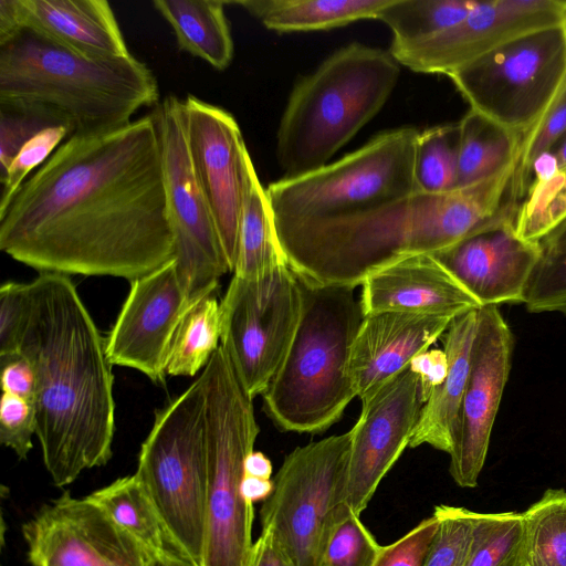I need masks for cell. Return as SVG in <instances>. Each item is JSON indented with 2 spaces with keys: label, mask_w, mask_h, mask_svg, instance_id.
<instances>
[{
  "label": "cell",
  "mask_w": 566,
  "mask_h": 566,
  "mask_svg": "<svg viewBox=\"0 0 566 566\" xmlns=\"http://www.w3.org/2000/svg\"><path fill=\"white\" fill-rule=\"evenodd\" d=\"M524 305L531 313L566 315V249L543 254L530 280Z\"/></svg>",
  "instance_id": "40"
},
{
  "label": "cell",
  "mask_w": 566,
  "mask_h": 566,
  "mask_svg": "<svg viewBox=\"0 0 566 566\" xmlns=\"http://www.w3.org/2000/svg\"><path fill=\"white\" fill-rule=\"evenodd\" d=\"M566 135V80L555 99L537 124L523 136L514 176V190L520 201L531 184V169L542 155L553 151Z\"/></svg>",
  "instance_id": "38"
},
{
  "label": "cell",
  "mask_w": 566,
  "mask_h": 566,
  "mask_svg": "<svg viewBox=\"0 0 566 566\" xmlns=\"http://www.w3.org/2000/svg\"><path fill=\"white\" fill-rule=\"evenodd\" d=\"M171 27L180 50L219 71L232 62L234 44L222 0H154Z\"/></svg>",
  "instance_id": "25"
},
{
  "label": "cell",
  "mask_w": 566,
  "mask_h": 566,
  "mask_svg": "<svg viewBox=\"0 0 566 566\" xmlns=\"http://www.w3.org/2000/svg\"><path fill=\"white\" fill-rule=\"evenodd\" d=\"M165 178L176 264L192 297L214 293L230 268L219 233L197 180L181 116V99L166 96L154 108Z\"/></svg>",
  "instance_id": "13"
},
{
  "label": "cell",
  "mask_w": 566,
  "mask_h": 566,
  "mask_svg": "<svg viewBox=\"0 0 566 566\" xmlns=\"http://www.w3.org/2000/svg\"><path fill=\"white\" fill-rule=\"evenodd\" d=\"M135 474L175 546L202 566L208 469L205 392L200 375L155 412Z\"/></svg>",
  "instance_id": "8"
},
{
  "label": "cell",
  "mask_w": 566,
  "mask_h": 566,
  "mask_svg": "<svg viewBox=\"0 0 566 566\" xmlns=\"http://www.w3.org/2000/svg\"><path fill=\"white\" fill-rule=\"evenodd\" d=\"M147 566H199L178 551H167L150 556Z\"/></svg>",
  "instance_id": "51"
},
{
  "label": "cell",
  "mask_w": 566,
  "mask_h": 566,
  "mask_svg": "<svg viewBox=\"0 0 566 566\" xmlns=\"http://www.w3.org/2000/svg\"><path fill=\"white\" fill-rule=\"evenodd\" d=\"M449 77L472 111L525 135L545 114L566 80L563 27L517 38Z\"/></svg>",
  "instance_id": "10"
},
{
  "label": "cell",
  "mask_w": 566,
  "mask_h": 566,
  "mask_svg": "<svg viewBox=\"0 0 566 566\" xmlns=\"http://www.w3.org/2000/svg\"><path fill=\"white\" fill-rule=\"evenodd\" d=\"M438 525L432 513L394 543L381 546L371 566H422Z\"/></svg>",
  "instance_id": "44"
},
{
  "label": "cell",
  "mask_w": 566,
  "mask_h": 566,
  "mask_svg": "<svg viewBox=\"0 0 566 566\" xmlns=\"http://www.w3.org/2000/svg\"><path fill=\"white\" fill-rule=\"evenodd\" d=\"M390 0H242L251 15L276 32L331 30L375 19Z\"/></svg>",
  "instance_id": "26"
},
{
  "label": "cell",
  "mask_w": 566,
  "mask_h": 566,
  "mask_svg": "<svg viewBox=\"0 0 566 566\" xmlns=\"http://www.w3.org/2000/svg\"><path fill=\"white\" fill-rule=\"evenodd\" d=\"M557 171L566 168V135L552 151Z\"/></svg>",
  "instance_id": "52"
},
{
  "label": "cell",
  "mask_w": 566,
  "mask_h": 566,
  "mask_svg": "<svg viewBox=\"0 0 566 566\" xmlns=\"http://www.w3.org/2000/svg\"><path fill=\"white\" fill-rule=\"evenodd\" d=\"M21 27L81 55H130L106 0H14Z\"/></svg>",
  "instance_id": "23"
},
{
  "label": "cell",
  "mask_w": 566,
  "mask_h": 566,
  "mask_svg": "<svg viewBox=\"0 0 566 566\" xmlns=\"http://www.w3.org/2000/svg\"><path fill=\"white\" fill-rule=\"evenodd\" d=\"M523 514L473 512L471 544L464 566H506L521 554Z\"/></svg>",
  "instance_id": "34"
},
{
  "label": "cell",
  "mask_w": 566,
  "mask_h": 566,
  "mask_svg": "<svg viewBox=\"0 0 566 566\" xmlns=\"http://www.w3.org/2000/svg\"><path fill=\"white\" fill-rule=\"evenodd\" d=\"M360 515L340 504L329 530L321 566H371L381 545L360 521Z\"/></svg>",
  "instance_id": "37"
},
{
  "label": "cell",
  "mask_w": 566,
  "mask_h": 566,
  "mask_svg": "<svg viewBox=\"0 0 566 566\" xmlns=\"http://www.w3.org/2000/svg\"><path fill=\"white\" fill-rule=\"evenodd\" d=\"M32 566H147L150 554L87 496L65 492L22 526Z\"/></svg>",
  "instance_id": "17"
},
{
  "label": "cell",
  "mask_w": 566,
  "mask_h": 566,
  "mask_svg": "<svg viewBox=\"0 0 566 566\" xmlns=\"http://www.w3.org/2000/svg\"><path fill=\"white\" fill-rule=\"evenodd\" d=\"M452 321L448 316L409 312L364 316L347 364L357 397L365 398L409 368L411 360L429 349Z\"/></svg>",
  "instance_id": "21"
},
{
  "label": "cell",
  "mask_w": 566,
  "mask_h": 566,
  "mask_svg": "<svg viewBox=\"0 0 566 566\" xmlns=\"http://www.w3.org/2000/svg\"><path fill=\"white\" fill-rule=\"evenodd\" d=\"M564 220L566 168L531 184L518 206L515 229L522 239L539 242Z\"/></svg>",
  "instance_id": "35"
},
{
  "label": "cell",
  "mask_w": 566,
  "mask_h": 566,
  "mask_svg": "<svg viewBox=\"0 0 566 566\" xmlns=\"http://www.w3.org/2000/svg\"><path fill=\"white\" fill-rule=\"evenodd\" d=\"M29 303V283L6 282L1 285L0 357L18 355Z\"/></svg>",
  "instance_id": "43"
},
{
  "label": "cell",
  "mask_w": 566,
  "mask_h": 566,
  "mask_svg": "<svg viewBox=\"0 0 566 566\" xmlns=\"http://www.w3.org/2000/svg\"><path fill=\"white\" fill-rule=\"evenodd\" d=\"M539 244L543 254L557 253L566 249V220L544 237Z\"/></svg>",
  "instance_id": "50"
},
{
  "label": "cell",
  "mask_w": 566,
  "mask_h": 566,
  "mask_svg": "<svg viewBox=\"0 0 566 566\" xmlns=\"http://www.w3.org/2000/svg\"><path fill=\"white\" fill-rule=\"evenodd\" d=\"M458 125L457 188L488 179L518 159L524 135L472 109Z\"/></svg>",
  "instance_id": "28"
},
{
  "label": "cell",
  "mask_w": 566,
  "mask_h": 566,
  "mask_svg": "<svg viewBox=\"0 0 566 566\" xmlns=\"http://www.w3.org/2000/svg\"><path fill=\"white\" fill-rule=\"evenodd\" d=\"M284 265L289 264L276 237L266 189L260 182L251 163L233 275L243 280H258Z\"/></svg>",
  "instance_id": "27"
},
{
  "label": "cell",
  "mask_w": 566,
  "mask_h": 566,
  "mask_svg": "<svg viewBox=\"0 0 566 566\" xmlns=\"http://www.w3.org/2000/svg\"><path fill=\"white\" fill-rule=\"evenodd\" d=\"M566 0H489L458 24L422 42L389 52L413 72L451 76L497 48L528 33L563 25Z\"/></svg>",
  "instance_id": "15"
},
{
  "label": "cell",
  "mask_w": 566,
  "mask_h": 566,
  "mask_svg": "<svg viewBox=\"0 0 566 566\" xmlns=\"http://www.w3.org/2000/svg\"><path fill=\"white\" fill-rule=\"evenodd\" d=\"M516 566H522V565H521V557H520V560H518V563L516 564Z\"/></svg>",
  "instance_id": "55"
},
{
  "label": "cell",
  "mask_w": 566,
  "mask_h": 566,
  "mask_svg": "<svg viewBox=\"0 0 566 566\" xmlns=\"http://www.w3.org/2000/svg\"><path fill=\"white\" fill-rule=\"evenodd\" d=\"M272 470L271 460L261 451H251L244 460V475L271 479Z\"/></svg>",
  "instance_id": "49"
},
{
  "label": "cell",
  "mask_w": 566,
  "mask_h": 566,
  "mask_svg": "<svg viewBox=\"0 0 566 566\" xmlns=\"http://www.w3.org/2000/svg\"><path fill=\"white\" fill-rule=\"evenodd\" d=\"M181 116L191 164L233 272L252 159L239 124L226 109L188 95L181 99Z\"/></svg>",
  "instance_id": "14"
},
{
  "label": "cell",
  "mask_w": 566,
  "mask_h": 566,
  "mask_svg": "<svg viewBox=\"0 0 566 566\" xmlns=\"http://www.w3.org/2000/svg\"><path fill=\"white\" fill-rule=\"evenodd\" d=\"M517 163L448 192L417 190L339 216L274 223L276 237L289 266L305 285L355 289L406 258L437 254L481 232L515 226Z\"/></svg>",
  "instance_id": "2"
},
{
  "label": "cell",
  "mask_w": 566,
  "mask_h": 566,
  "mask_svg": "<svg viewBox=\"0 0 566 566\" xmlns=\"http://www.w3.org/2000/svg\"><path fill=\"white\" fill-rule=\"evenodd\" d=\"M513 348V333L497 306L480 307L468 380L449 453V472L461 488L476 486L484 467Z\"/></svg>",
  "instance_id": "16"
},
{
  "label": "cell",
  "mask_w": 566,
  "mask_h": 566,
  "mask_svg": "<svg viewBox=\"0 0 566 566\" xmlns=\"http://www.w3.org/2000/svg\"><path fill=\"white\" fill-rule=\"evenodd\" d=\"M18 354L35 376L36 437L62 488L112 458L114 375L102 335L70 276L43 272L29 283Z\"/></svg>",
  "instance_id": "3"
},
{
  "label": "cell",
  "mask_w": 566,
  "mask_h": 566,
  "mask_svg": "<svg viewBox=\"0 0 566 566\" xmlns=\"http://www.w3.org/2000/svg\"><path fill=\"white\" fill-rule=\"evenodd\" d=\"M439 525L422 566H464L471 544L473 511L437 505Z\"/></svg>",
  "instance_id": "39"
},
{
  "label": "cell",
  "mask_w": 566,
  "mask_h": 566,
  "mask_svg": "<svg viewBox=\"0 0 566 566\" xmlns=\"http://www.w3.org/2000/svg\"><path fill=\"white\" fill-rule=\"evenodd\" d=\"M57 126L71 129L52 109L30 103L0 101V182L20 149L41 132Z\"/></svg>",
  "instance_id": "36"
},
{
  "label": "cell",
  "mask_w": 566,
  "mask_h": 566,
  "mask_svg": "<svg viewBox=\"0 0 566 566\" xmlns=\"http://www.w3.org/2000/svg\"><path fill=\"white\" fill-rule=\"evenodd\" d=\"M221 312L214 294L197 297L176 334L167 364V376H196L220 346Z\"/></svg>",
  "instance_id": "30"
},
{
  "label": "cell",
  "mask_w": 566,
  "mask_h": 566,
  "mask_svg": "<svg viewBox=\"0 0 566 566\" xmlns=\"http://www.w3.org/2000/svg\"><path fill=\"white\" fill-rule=\"evenodd\" d=\"M196 298L184 285L175 259L132 281L106 337L112 365L136 369L164 385L176 334Z\"/></svg>",
  "instance_id": "19"
},
{
  "label": "cell",
  "mask_w": 566,
  "mask_h": 566,
  "mask_svg": "<svg viewBox=\"0 0 566 566\" xmlns=\"http://www.w3.org/2000/svg\"><path fill=\"white\" fill-rule=\"evenodd\" d=\"M562 27H563V30H564V33H565V39H566V18H565Z\"/></svg>",
  "instance_id": "54"
},
{
  "label": "cell",
  "mask_w": 566,
  "mask_h": 566,
  "mask_svg": "<svg viewBox=\"0 0 566 566\" xmlns=\"http://www.w3.org/2000/svg\"><path fill=\"white\" fill-rule=\"evenodd\" d=\"M350 431L290 452L275 474L272 494L260 510L294 566H321L324 546L343 503Z\"/></svg>",
  "instance_id": "11"
},
{
  "label": "cell",
  "mask_w": 566,
  "mask_h": 566,
  "mask_svg": "<svg viewBox=\"0 0 566 566\" xmlns=\"http://www.w3.org/2000/svg\"><path fill=\"white\" fill-rule=\"evenodd\" d=\"M360 400V416L349 430L350 451L342 503L358 515L409 447L424 406L419 377L410 368Z\"/></svg>",
  "instance_id": "18"
},
{
  "label": "cell",
  "mask_w": 566,
  "mask_h": 566,
  "mask_svg": "<svg viewBox=\"0 0 566 566\" xmlns=\"http://www.w3.org/2000/svg\"><path fill=\"white\" fill-rule=\"evenodd\" d=\"M448 367V357L443 349H427L411 360L409 368L419 377L421 399L424 403L433 390L443 382Z\"/></svg>",
  "instance_id": "46"
},
{
  "label": "cell",
  "mask_w": 566,
  "mask_h": 566,
  "mask_svg": "<svg viewBox=\"0 0 566 566\" xmlns=\"http://www.w3.org/2000/svg\"><path fill=\"white\" fill-rule=\"evenodd\" d=\"M520 557H521V554L518 555V557H516L514 560H512L510 564H507L506 566H516V564L518 563L520 560Z\"/></svg>",
  "instance_id": "53"
},
{
  "label": "cell",
  "mask_w": 566,
  "mask_h": 566,
  "mask_svg": "<svg viewBox=\"0 0 566 566\" xmlns=\"http://www.w3.org/2000/svg\"><path fill=\"white\" fill-rule=\"evenodd\" d=\"M400 64L379 48L348 44L324 60L292 90L276 133L284 177L325 165L384 107Z\"/></svg>",
  "instance_id": "5"
},
{
  "label": "cell",
  "mask_w": 566,
  "mask_h": 566,
  "mask_svg": "<svg viewBox=\"0 0 566 566\" xmlns=\"http://www.w3.org/2000/svg\"><path fill=\"white\" fill-rule=\"evenodd\" d=\"M87 497L101 506L150 555L167 551L180 552L169 537L150 496L136 474L117 479Z\"/></svg>",
  "instance_id": "29"
},
{
  "label": "cell",
  "mask_w": 566,
  "mask_h": 566,
  "mask_svg": "<svg viewBox=\"0 0 566 566\" xmlns=\"http://www.w3.org/2000/svg\"><path fill=\"white\" fill-rule=\"evenodd\" d=\"M418 135L409 126L389 129L333 164L272 182L274 223L339 216L417 191Z\"/></svg>",
  "instance_id": "9"
},
{
  "label": "cell",
  "mask_w": 566,
  "mask_h": 566,
  "mask_svg": "<svg viewBox=\"0 0 566 566\" xmlns=\"http://www.w3.org/2000/svg\"><path fill=\"white\" fill-rule=\"evenodd\" d=\"M522 514L521 565L566 566V491H545Z\"/></svg>",
  "instance_id": "32"
},
{
  "label": "cell",
  "mask_w": 566,
  "mask_h": 566,
  "mask_svg": "<svg viewBox=\"0 0 566 566\" xmlns=\"http://www.w3.org/2000/svg\"><path fill=\"white\" fill-rule=\"evenodd\" d=\"M0 101L38 104L62 116L71 136L118 127L159 103L153 71L134 55H81L23 27L0 43Z\"/></svg>",
  "instance_id": "4"
},
{
  "label": "cell",
  "mask_w": 566,
  "mask_h": 566,
  "mask_svg": "<svg viewBox=\"0 0 566 566\" xmlns=\"http://www.w3.org/2000/svg\"><path fill=\"white\" fill-rule=\"evenodd\" d=\"M274 482L271 479H260L244 475L241 483V491L244 499L254 504L259 501H265L273 492Z\"/></svg>",
  "instance_id": "48"
},
{
  "label": "cell",
  "mask_w": 566,
  "mask_h": 566,
  "mask_svg": "<svg viewBox=\"0 0 566 566\" xmlns=\"http://www.w3.org/2000/svg\"><path fill=\"white\" fill-rule=\"evenodd\" d=\"M2 391L35 402L36 381L30 363L20 354L0 357Z\"/></svg>",
  "instance_id": "45"
},
{
  "label": "cell",
  "mask_w": 566,
  "mask_h": 566,
  "mask_svg": "<svg viewBox=\"0 0 566 566\" xmlns=\"http://www.w3.org/2000/svg\"><path fill=\"white\" fill-rule=\"evenodd\" d=\"M250 566H294L270 527H262L254 542Z\"/></svg>",
  "instance_id": "47"
},
{
  "label": "cell",
  "mask_w": 566,
  "mask_h": 566,
  "mask_svg": "<svg viewBox=\"0 0 566 566\" xmlns=\"http://www.w3.org/2000/svg\"><path fill=\"white\" fill-rule=\"evenodd\" d=\"M70 136V130L65 126L51 127L24 144L1 181L0 211L7 207L30 172L40 167Z\"/></svg>",
  "instance_id": "41"
},
{
  "label": "cell",
  "mask_w": 566,
  "mask_h": 566,
  "mask_svg": "<svg viewBox=\"0 0 566 566\" xmlns=\"http://www.w3.org/2000/svg\"><path fill=\"white\" fill-rule=\"evenodd\" d=\"M205 392L207 512L202 566H250L253 504L241 491L244 460L260 432L253 398L220 345L200 373Z\"/></svg>",
  "instance_id": "7"
},
{
  "label": "cell",
  "mask_w": 566,
  "mask_h": 566,
  "mask_svg": "<svg viewBox=\"0 0 566 566\" xmlns=\"http://www.w3.org/2000/svg\"><path fill=\"white\" fill-rule=\"evenodd\" d=\"M0 249L39 273L129 282L174 260L153 112L67 137L0 211Z\"/></svg>",
  "instance_id": "1"
},
{
  "label": "cell",
  "mask_w": 566,
  "mask_h": 566,
  "mask_svg": "<svg viewBox=\"0 0 566 566\" xmlns=\"http://www.w3.org/2000/svg\"><path fill=\"white\" fill-rule=\"evenodd\" d=\"M469 0H390L376 15L392 32L391 44L428 40L461 22L478 4Z\"/></svg>",
  "instance_id": "31"
},
{
  "label": "cell",
  "mask_w": 566,
  "mask_h": 566,
  "mask_svg": "<svg viewBox=\"0 0 566 566\" xmlns=\"http://www.w3.org/2000/svg\"><path fill=\"white\" fill-rule=\"evenodd\" d=\"M36 434V412L33 402L2 392L0 401V442L19 459L27 460Z\"/></svg>",
  "instance_id": "42"
},
{
  "label": "cell",
  "mask_w": 566,
  "mask_h": 566,
  "mask_svg": "<svg viewBox=\"0 0 566 566\" xmlns=\"http://www.w3.org/2000/svg\"><path fill=\"white\" fill-rule=\"evenodd\" d=\"M302 284V318L262 394L263 410L283 432L319 434L339 421L357 397L347 364L364 315L355 289Z\"/></svg>",
  "instance_id": "6"
},
{
  "label": "cell",
  "mask_w": 566,
  "mask_h": 566,
  "mask_svg": "<svg viewBox=\"0 0 566 566\" xmlns=\"http://www.w3.org/2000/svg\"><path fill=\"white\" fill-rule=\"evenodd\" d=\"M481 306L523 303L543 256L539 242L522 239L514 224L497 227L434 254Z\"/></svg>",
  "instance_id": "20"
},
{
  "label": "cell",
  "mask_w": 566,
  "mask_h": 566,
  "mask_svg": "<svg viewBox=\"0 0 566 566\" xmlns=\"http://www.w3.org/2000/svg\"><path fill=\"white\" fill-rule=\"evenodd\" d=\"M359 302L364 316L409 312L454 318L482 307L429 253L406 258L368 275L361 284Z\"/></svg>",
  "instance_id": "22"
},
{
  "label": "cell",
  "mask_w": 566,
  "mask_h": 566,
  "mask_svg": "<svg viewBox=\"0 0 566 566\" xmlns=\"http://www.w3.org/2000/svg\"><path fill=\"white\" fill-rule=\"evenodd\" d=\"M478 326V310L463 313L451 322L443 338L448 373L424 403L409 447L422 444L450 453Z\"/></svg>",
  "instance_id": "24"
},
{
  "label": "cell",
  "mask_w": 566,
  "mask_h": 566,
  "mask_svg": "<svg viewBox=\"0 0 566 566\" xmlns=\"http://www.w3.org/2000/svg\"><path fill=\"white\" fill-rule=\"evenodd\" d=\"M458 153V123L419 132L415 157L417 190L442 193L457 189Z\"/></svg>",
  "instance_id": "33"
},
{
  "label": "cell",
  "mask_w": 566,
  "mask_h": 566,
  "mask_svg": "<svg viewBox=\"0 0 566 566\" xmlns=\"http://www.w3.org/2000/svg\"><path fill=\"white\" fill-rule=\"evenodd\" d=\"M303 307V284L289 265L258 280L232 276L220 301V345L251 398L262 395L280 369Z\"/></svg>",
  "instance_id": "12"
}]
</instances>
